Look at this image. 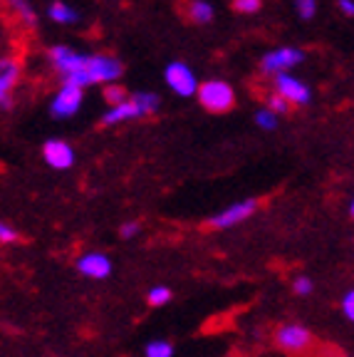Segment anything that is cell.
<instances>
[{
  "mask_svg": "<svg viewBox=\"0 0 354 357\" xmlns=\"http://www.w3.org/2000/svg\"><path fill=\"white\" fill-rule=\"evenodd\" d=\"M47 60L55 67V73L62 77V82H72V84H79V87L94 84L92 67H89L92 55L77 52V50H72V47H67V45H55V47L47 50Z\"/></svg>",
  "mask_w": 354,
  "mask_h": 357,
  "instance_id": "obj_1",
  "label": "cell"
},
{
  "mask_svg": "<svg viewBox=\"0 0 354 357\" xmlns=\"http://www.w3.org/2000/svg\"><path fill=\"white\" fill-rule=\"evenodd\" d=\"M159 109V97L154 92H134L129 95V100L119 102V105H111L102 117V124H119L129 122V119L139 117H149Z\"/></svg>",
  "mask_w": 354,
  "mask_h": 357,
  "instance_id": "obj_2",
  "label": "cell"
},
{
  "mask_svg": "<svg viewBox=\"0 0 354 357\" xmlns=\"http://www.w3.org/2000/svg\"><path fill=\"white\" fill-rule=\"evenodd\" d=\"M199 102L203 105V109L221 114V112L233 109V105H236V89L228 82H223V79H208V82H201Z\"/></svg>",
  "mask_w": 354,
  "mask_h": 357,
  "instance_id": "obj_3",
  "label": "cell"
},
{
  "mask_svg": "<svg viewBox=\"0 0 354 357\" xmlns=\"http://www.w3.org/2000/svg\"><path fill=\"white\" fill-rule=\"evenodd\" d=\"M305 60V50H300V47H275V50L266 52L261 60V70L266 75H270V77H275V75L280 73H290L293 67H298L300 62Z\"/></svg>",
  "mask_w": 354,
  "mask_h": 357,
  "instance_id": "obj_4",
  "label": "cell"
},
{
  "mask_svg": "<svg viewBox=\"0 0 354 357\" xmlns=\"http://www.w3.org/2000/svg\"><path fill=\"white\" fill-rule=\"evenodd\" d=\"M82 102H84V87L72 82H62V87L52 97V105H50L52 117L57 119L75 117L79 112V107H82Z\"/></svg>",
  "mask_w": 354,
  "mask_h": 357,
  "instance_id": "obj_5",
  "label": "cell"
},
{
  "mask_svg": "<svg viewBox=\"0 0 354 357\" xmlns=\"http://www.w3.org/2000/svg\"><path fill=\"white\" fill-rule=\"evenodd\" d=\"M164 77H167V84L176 92L178 97L199 95L201 82L196 79V73L186 65V62H169Z\"/></svg>",
  "mask_w": 354,
  "mask_h": 357,
  "instance_id": "obj_6",
  "label": "cell"
},
{
  "mask_svg": "<svg viewBox=\"0 0 354 357\" xmlns=\"http://www.w3.org/2000/svg\"><path fill=\"white\" fill-rule=\"evenodd\" d=\"M258 211V199H243V201H236L233 206L223 208L221 213L208 218V226L210 229H233V226H238L240 221L250 218L253 213Z\"/></svg>",
  "mask_w": 354,
  "mask_h": 357,
  "instance_id": "obj_7",
  "label": "cell"
},
{
  "mask_svg": "<svg viewBox=\"0 0 354 357\" xmlns=\"http://www.w3.org/2000/svg\"><path fill=\"white\" fill-rule=\"evenodd\" d=\"M275 342H277V347H282L285 352L300 355V352H305L312 345V333L305 328V325L288 323V325H280V328H277Z\"/></svg>",
  "mask_w": 354,
  "mask_h": 357,
  "instance_id": "obj_8",
  "label": "cell"
},
{
  "mask_svg": "<svg viewBox=\"0 0 354 357\" xmlns=\"http://www.w3.org/2000/svg\"><path fill=\"white\" fill-rule=\"evenodd\" d=\"M272 84H275V92H280L285 100L290 102V105L295 107H305L310 105L312 100V89L307 87V84L302 82V79L293 77L290 73H280L272 77Z\"/></svg>",
  "mask_w": 354,
  "mask_h": 357,
  "instance_id": "obj_9",
  "label": "cell"
},
{
  "mask_svg": "<svg viewBox=\"0 0 354 357\" xmlns=\"http://www.w3.org/2000/svg\"><path fill=\"white\" fill-rule=\"evenodd\" d=\"M89 67H92L94 84H97V82H102V84L119 82V77L124 75L122 60H119V57H114V55H107V52H97V55H92Z\"/></svg>",
  "mask_w": 354,
  "mask_h": 357,
  "instance_id": "obj_10",
  "label": "cell"
},
{
  "mask_svg": "<svg viewBox=\"0 0 354 357\" xmlns=\"http://www.w3.org/2000/svg\"><path fill=\"white\" fill-rule=\"evenodd\" d=\"M43 159L47 162V167L65 172L75 164V149L62 139H47L43 146Z\"/></svg>",
  "mask_w": 354,
  "mask_h": 357,
  "instance_id": "obj_11",
  "label": "cell"
},
{
  "mask_svg": "<svg viewBox=\"0 0 354 357\" xmlns=\"http://www.w3.org/2000/svg\"><path fill=\"white\" fill-rule=\"evenodd\" d=\"M20 82V60L13 55H6L0 62V107H10V89Z\"/></svg>",
  "mask_w": 354,
  "mask_h": 357,
  "instance_id": "obj_12",
  "label": "cell"
},
{
  "mask_svg": "<svg viewBox=\"0 0 354 357\" xmlns=\"http://www.w3.org/2000/svg\"><path fill=\"white\" fill-rule=\"evenodd\" d=\"M77 271L92 280H105L111 273V261L105 253H84L77 261Z\"/></svg>",
  "mask_w": 354,
  "mask_h": 357,
  "instance_id": "obj_13",
  "label": "cell"
},
{
  "mask_svg": "<svg viewBox=\"0 0 354 357\" xmlns=\"http://www.w3.org/2000/svg\"><path fill=\"white\" fill-rule=\"evenodd\" d=\"M47 15L55 22H60V25H72V22L79 20V13L67 6V3H62V0H55V3L47 8Z\"/></svg>",
  "mask_w": 354,
  "mask_h": 357,
  "instance_id": "obj_14",
  "label": "cell"
},
{
  "mask_svg": "<svg viewBox=\"0 0 354 357\" xmlns=\"http://www.w3.org/2000/svg\"><path fill=\"white\" fill-rule=\"evenodd\" d=\"M188 17L199 25H206L213 20V6L208 0H188Z\"/></svg>",
  "mask_w": 354,
  "mask_h": 357,
  "instance_id": "obj_15",
  "label": "cell"
},
{
  "mask_svg": "<svg viewBox=\"0 0 354 357\" xmlns=\"http://www.w3.org/2000/svg\"><path fill=\"white\" fill-rule=\"evenodd\" d=\"M10 10L22 25H30V28H33L35 22H38V13H35L30 0H10Z\"/></svg>",
  "mask_w": 354,
  "mask_h": 357,
  "instance_id": "obj_16",
  "label": "cell"
},
{
  "mask_svg": "<svg viewBox=\"0 0 354 357\" xmlns=\"http://www.w3.org/2000/svg\"><path fill=\"white\" fill-rule=\"evenodd\" d=\"M277 117H280V114H275V112L266 105L263 109L255 112V124L261 129H266V132H272V129L277 127Z\"/></svg>",
  "mask_w": 354,
  "mask_h": 357,
  "instance_id": "obj_17",
  "label": "cell"
},
{
  "mask_svg": "<svg viewBox=\"0 0 354 357\" xmlns=\"http://www.w3.org/2000/svg\"><path fill=\"white\" fill-rule=\"evenodd\" d=\"M146 357H174V345L169 340H151L144 350Z\"/></svg>",
  "mask_w": 354,
  "mask_h": 357,
  "instance_id": "obj_18",
  "label": "cell"
},
{
  "mask_svg": "<svg viewBox=\"0 0 354 357\" xmlns=\"http://www.w3.org/2000/svg\"><path fill=\"white\" fill-rule=\"evenodd\" d=\"M146 301H149V305H154V307L167 305V303L171 301V290H169L167 285H154V288L149 290Z\"/></svg>",
  "mask_w": 354,
  "mask_h": 357,
  "instance_id": "obj_19",
  "label": "cell"
},
{
  "mask_svg": "<svg viewBox=\"0 0 354 357\" xmlns=\"http://www.w3.org/2000/svg\"><path fill=\"white\" fill-rule=\"evenodd\" d=\"M105 100L109 102V105H119V102L129 100V92L119 82H111L105 87Z\"/></svg>",
  "mask_w": 354,
  "mask_h": 357,
  "instance_id": "obj_20",
  "label": "cell"
},
{
  "mask_svg": "<svg viewBox=\"0 0 354 357\" xmlns=\"http://www.w3.org/2000/svg\"><path fill=\"white\" fill-rule=\"evenodd\" d=\"M266 102H268V107H270V109L275 112V114H288L290 107H293L288 100H285V97L280 95V92H272V95H268Z\"/></svg>",
  "mask_w": 354,
  "mask_h": 357,
  "instance_id": "obj_21",
  "label": "cell"
},
{
  "mask_svg": "<svg viewBox=\"0 0 354 357\" xmlns=\"http://www.w3.org/2000/svg\"><path fill=\"white\" fill-rule=\"evenodd\" d=\"M295 10L302 20H312L317 15V0H295Z\"/></svg>",
  "mask_w": 354,
  "mask_h": 357,
  "instance_id": "obj_22",
  "label": "cell"
},
{
  "mask_svg": "<svg viewBox=\"0 0 354 357\" xmlns=\"http://www.w3.org/2000/svg\"><path fill=\"white\" fill-rule=\"evenodd\" d=\"M233 8L243 15H253L263 8V0H233Z\"/></svg>",
  "mask_w": 354,
  "mask_h": 357,
  "instance_id": "obj_23",
  "label": "cell"
},
{
  "mask_svg": "<svg viewBox=\"0 0 354 357\" xmlns=\"http://www.w3.org/2000/svg\"><path fill=\"white\" fill-rule=\"evenodd\" d=\"M312 288H315V285H312V280L305 278V275H302V278H298V280H293V293H295V296H300V298L310 296Z\"/></svg>",
  "mask_w": 354,
  "mask_h": 357,
  "instance_id": "obj_24",
  "label": "cell"
},
{
  "mask_svg": "<svg viewBox=\"0 0 354 357\" xmlns=\"http://www.w3.org/2000/svg\"><path fill=\"white\" fill-rule=\"evenodd\" d=\"M17 241V231L13 229V226H8V223H0V243H15Z\"/></svg>",
  "mask_w": 354,
  "mask_h": 357,
  "instance_id": "obj_25",
  "label": "cell"
},
{
  "mask_svg": "<svg viewBox=\"0 0 354 357\" xmlns=\"http://www.w3.org/2000/svg\"><path fill=\"white\" fill-rule=\"evenodd\" d=\"M342 310H344V315H347V320H352V323H354V288L349 290V293H344Z\"/></svg>",
  "mask_w": 354,
  "mask_h": 357,
  "instance_id": "obj_26",
  "label": "cell"
},
{
  "mask_svg": "<svg viewBox=\"0 0 354 357\" xmlns=\"http://www.w3.org/2000/svg\"><path fill=\"white\" fill-rule=\"evenodd\" d=\"M139 231H141V226H139L137 221H127L119 226V236H122V238H134Z\"/></svg>",
  "mask_w": 354,
  "mask_h": 357,
  "instance_id": "obj_27",
  "label": "cell"
},
{
  "mask_svg": "<svg viewBox=\"0 0 354 357\" xmlns=\"http://www.w3.org/2000/svg\"><path fill=\"white\" fill-rule=\"evenodd\" d=\"M337 8L342 15L354 17V0H337Z\"/></svg>",
  "mask_w": 354,
  "mask_h": 357,
  "instance_id": "obj_28",
  "label": "cell"
},
{
  "mask_svg": "<svg viewBox=\"0 0 354 357\" xmlns=\"http://www.w3.org/2000/svg\"><path fill=\"white\" fill-rule=\"evenodd\" d=\"M349 213H352V218H354V199H352V204H349Z\"/></svg>",
  "mask_w": 354,
  "mask_h": 357,
  "instance_id": "obj_29",
  "label": "cell"
}]
</instances>
